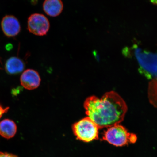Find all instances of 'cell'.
<instances>
[{
	"mask_svg": "<svg viewBox=\"0 0 157 157\" xmlns=\"http://www.w3.org/2000/svg\"><path fill=\"white\" fill-rule=\"evenodd\" d=\"M1 27L4 34L8 37L17 36L21 30L18 19L13 15H6L3 17L1 21Z\"/></svg>",
	"mask_w": 157,
	"mask_h": 157,
	"instance_id": "obj_5",
	"label": "cell"
},
{
	"mask_svg": "<svg viewBox=\"0 0 157 157\" xmlns=\"http://www.w3.org/2000/svg\"><path fill=\"white\" fill-rule=\"evenodd\" d=\"M43 10L46 14L51 17H56L62 13L63 4L62 0H45Z\"/></svg>",
	"mask_w": 157,
	"mask_h": 157,
	"instance_id": "obj_7",
	"label": "cell"
},
{
	"mask_svg": "<svg viewBox=\"0 0 157 157\" xmlns=\"http://www.w3.org/2000/svg\"><path fill=\"white\" fill-rule=\"evenodd\" d=\"M17 131V126L14 121L5 119L0 122V135L6 139L14 136Z\"/></svg>",
	"mask_w": 157,
	"mask_h": 157,
	"instance_id": "obj_9",
	"label": "cell"
},
{
	"mask_svg": "<svg viewBox=\"0 0 157 157\" xmlns=\"http://www.w3.org/2000/svg\"><path fill=\"white\" fill-rule=\"evenodd\" d=\"M102 140L114 146L122 147L129 143H136L137 137L136 135L129 133L125 127L119 124L108 128L104 132Z\"/></svg>",
	"mask_w": 157,
	"mask_h": 157,
	"instance_id": "obj_2",
	"label": "cell"
},
{
	"mask_svg": "<svg viewBox=\"0 0 157 157\" xmlns=\"http://www.w3.org/2000/svg\"><path fill=\"white\" fill-rule=\"evenodd\" d=\"M25 65L23 61L17 57H12L6 62L5 68L9 74L14 75L20 73L24 70Z\"/></svg>",
	"mask_w": 157,
	"mask_h": 157,
	"instance_id": "obj_8",
	"label": "cell"
},
{
	"mask_svg": "<svg viewBox=\"0 0 157 157\" xmlns=\"http://www.w3.org/2000/svg\"><path fill=\"white\" fill-rule=\"evenodd\" d=\"M9 109L8 107L4 108L0 105V118L2 117L4 114L7 112Z\"/></svg>",
	"mask_w": 157,
	"mask_h": 157,
	"instance_id": "obj_10",
	"label": "cell"
},
{
	"mask_svg": "<svg viewBox=\"0 0 157 157\" xmlns=\"http://www.w3.org/2000/svg\"><path fill=\"white\" fill-rule=\"evenodd\" d=\"M72 129L76 138L84 142L89 143L99 139V128L88 117L75 123Z\"/></svg>",
	"mask_w": 157,
	"mask_h": 157,
	"instance_id": "obj_3",
	"label": "cell"
},
{
	"mask_svg": "<svg viewBox=\"0 0 157 157\" xmlns=\"http://www.w3.org/2000/svg\"><path fill=\"white\" fill-rule=\"evenodd\" d=\"M50 28V23L46 16L35 13L30 16L27 21V29L29 32L37 36L46 35Z\"/></svg>",
	"mask_w": 157,
	"mask_h": 157,
	"instance_id": "obj_4",
	"label": "cell"
},
{
	"mask_svg": "<svg viewBox=\"0 0 157 157\" xmlns=\"http://www.w3.org/2000/svg\"><path fill=\"white\" fill-rule=\"evenodd\" d=\"M20 81L21 85L25 89L33 90L40 85L41 78L38 72L29 69L23 72L21 76Z\"/></svg>",
	"mask_w": 157,
	"mask_h": 157,
	"instance_id": "obj_6",
	"label": "cell"
},
{
	"mask_svg": "<svg viewBox=\"0 0 157 157\" xmlns=\"http://www.w3.org/2000/svg\"><path fill=\"white\" fill-rule=\"evenodd\" d=\"M84 105L86 115L99 129L120 124L128 110L124 100L113 91L105 93L101 98L95 96L88 97Z\"/></svg>",
	"mask_w": 157,
	"mask_h": 157,
	"instance_id": "obj_1",
	"label": "cell"
},
{
	"mask_svg": "<svg viewBox=\"0 0 157 157\" xmlns=\"http://www.w3.org/2000/svg\"><path fill=\"white\" fill-rule=\"evenodd\" d=\"M150 1L154 5L157 6V0H150Z\"/></svg>",
	"mask_w": 157,
	"mask_h": 157,
	"instance_id": "obj_12",
	"label": "cell"
},
{
	"mask_svg": "<svg viewBox=\"0 0 157 157\" xmlns=\"http://www.w3.org/2000/svg\"><path fill=\"white\" fill-rule=\"evenodd\" d=\"M0 157H18L10 153L0 152Z\"/></svg>",
	"mask_w": 157,
	"mask_h": 157,
	"instance_id": "obj_11",
	"label": "cell"
}]
</instances>
